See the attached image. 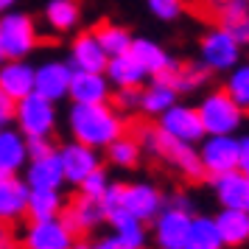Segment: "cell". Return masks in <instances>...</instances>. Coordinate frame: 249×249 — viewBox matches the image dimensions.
<instances>
[{
	"instance_id": "cell-1",
	"label": "cell",
	"mask_w": 249,
	"mask_h": 249,
	"mask_svg": "<svg viewBox=\"0 0 249 249\" xmlns=\"http://www.w3.org/2000/svg\"><path fill=\"white\" fill-rule=\"evenodd\" d=\"M68 129L76 143L107 151L118 137L126 135V121L112 104H70Z\"/></svg>"
},
{
	"instance_id": "cell-2",
	"label": "cell",
	"mask_w": 249,
	"mask_h": 249,
	"mask_svg": "<svg viewBox=\"0 0 249 249\" xmlns=\"http://www.w3.org/2000/svg\"><path fill=\"white\" fill-rule=\"evenodd\" d=\"M135 137L140 140V148L146 154L162 160L165 165H171L174 171H179L182 177H188V179H202L204 177L202 160H199V148H193L191 143H182L177 137L165 135L160 126H140Z\"/></svg>"
},
{
	"instance_id": "cell-3",
	"label": "cell",
	"mask_w": 249,
	"mask_h": 249,
	"mask_svg": "<svg viewBox=\"0 0 249 249\" xmlns=\"http://www.w3.org/2000/svg\"><path fill=\"white\" fill-rule=\"evenodd\" d=\"M0 45L6 59H28L39 45V31L31 14L9 12L0 17Z\"/></svg>"
},
{
	"instance_id": "cell-4",
	"label": "cell",
	"mask_w": 249,
	"mask_h": 249,
	"mask_svg": "<svg viewBox=\"0 0 249 249\" xmlns=\"http://www.w3.org/2000/svg\"><path fill=\"white\" fill-rule=\"evenodd\" d=\"M196 109H199V118H202L207 135H232L235 129L244 126V115H247L230 98L227 90H215L204 95Z\"/></svg>"
},
{
	"instance_id": "cell-5",
	"label": "cell",
	"mask_w": 249,
	"mask_h": 249,
	"mask_svg": "<svg viewBox=\"0 0 249 249\" xmlns=\"http://www.w3.org/2000/svg\"><path fill=\"white\" fill-rule=\"evenodd\" d=\"M56 104L42 98V95H25L23 101L14 107V126L23 132L25 137H51L56 129Z\"/></svg>"
},
{
	"instance_id": "cell-6",
	"label": "cell",
	"mask_w": 249,
	"mask_h": 249,
	"mask_svg": "<svg viewBox=\"0 0 249 249\" xmlns=\"http://www.w3.org/2000/svg\"><path fill=\"white\" fill-rule=\"evenodd\" d=\"M204 177H221L241 168V140L232 135H207L199 146Z\"/></svg>"
},
{
	"instance_id": "cell-7",
	"label": "cell",
	"mask_w": 249,
	"mask_h": 249,
	"mask_svg": "<svg viewBox=\"0 0 249 249\" xmlns=\"http://www.w3.org/2000/svg\"><path fill=\"white\" fill-rule=\"evenodd\" d=\"M238 59H241V45L235 42V36L227 34L224 28H210L202 36V45H199V62L210 73H221V70H232L238 68Z\"/></svg>"
},
{
	"instance_id": "cell-8",
	"label": "cell",
	"mask_w": 249,
	"mask_h": 249,
	"mask_svg": "<svg viewBox=\"0 0 249 249\" xmlns=\"http://www.w3.org/2000/svg\"><path fill=\"white\" fill-rule=\"evenodd\" d=\"M193 215L191 210H182L177 204H168L160 210L154 218V244L157 249H185L188 235H191Z\"/></svg>"
},
{
	"instance_id": "cell-9",
	"label": "cell",
	"mask_w": 249,
	"mask_h": 249,
	"mask_svg": "<svg viewBox=\"0 0 249 249\" xmlns=\"http://www.w3.org/2000/svg\"><path fill=\"white\" fill-rule=\"evenodd\" d=\"M76 235L70 232V227L59 218L48 221H28L20 238V249H73Z\"/></svg>"
},
{
	"instance_id": "cell-10",
	"label": "cell",
	"mask_w": 249,
	"mask_h": 249,
	"mask_svg": "<svg viewBox=\"0 0 249 249\" xmlns=\"http://www.w3.org/2000/svg\"><path fill=\"white\" fill-rule=\"evenodd\" d=\"M165 207V199L160 193L157 185L151 182H132V185H124L121 191V210L137 218V221H154L160 215V210Z\"/></svg>"
},
{
	"instance_id": "cell-11",
	"label": "cell",
	"mask_w": 249,
	"mask_h": 249,
	"mask_svg": "<svg viewBox=\"0 0 249 249\" xmlns=\"http://www.w3.org/2000/svg\"><path fill=\"white\" fill-rule=\"evenodd\" d=\"M157 126L165 135L177 137L182 143H191V146L202 143L204 137H207L202 118H199V109L196 107H185V104H174L171 109H165V112L160 115Z\"/></svg>"
},
{
	"instance_id": "cell-12",
	"label": "cell",
	"mask_w": 249,
	"mask_h": 249,
	"mask_svg": "<svg viewBox=\"0 0 249 249\" xmlns=\"http://www.w3.org/2000/svg\"><path fill=\"white\" fill-rule=\"evenodd\" d=\"M204 9L238 45H249V0H204Z\"/></svg>"
},
{
	"instance_id": "cell-13",
	"label": "cell",
	"mask_w": 249,
	"mask_h": 249,
	"mask_svg": "<svg viewBox=\"0 0 249 249\" xmlns=\"http://www.w3.org/2000/svg\"><path fill=\"white\" fill-rule=\"evenodd\" d=\"M70 81H73V68L62 59H48L34 70V92L53 104L70 95Z\"/></svg>"
},
{
	"instance_id": "cell-14",
	"label": "cell",
	"mask_w": 249,
	"mask_h": 249,
	"mask_svg": "<svg viewBox=\"0 0 249 249\" xmlns=\"http://www.w3.org/2000/svg\"><path fill=\"white\" fill-rule=\"evenodd\" d=\"M59 160H62V171H65V179L70 185H81V182L90 177L92 171L101 168V157L98 151L84 143L70 140L65 146H59Z\"/></svg>"
},
{
	"instance_id": "cell-15",
	"label": "cell",
	"mask_w": 249,
	"mask_h": 249,
	"mask_svg": "<svg viewBox=\"0 0 249 249\" xmlns=\"http://www.w3.org/2000/svg\"><path fill=\"white\" fill-rule=\"evenodd\" d=\"M107 62H109V56H107V51L101 48L95 31H84V34H79L73 39L68 65L76 73H104L107 70Z\"/></svg>"
},
{
	"instance_id": "cell-16",
	"label": "cell",
	"mask_w": 249,
	"mask_h": 249,
	"mask_svg": "<svg viewBox=\"0 0 249 249\" xmlns=\"http://www.w3.org/2000/svg\"><path fill=\"white\" fill-rule=\"evenodd\" d=\"M62 221L70 227V232L79 238V235H87L92 232L98 224L107 221V215H104V207L101 202H95V199H87V196H76L73 202L65 204V210H62Z\"/></svg>"
},
{
	"instance_id": "cell-17",
	"label": "cell",
	"mask_w": 249,
	"mask_h": 249,
	"mask_svg": "<svg viewBox=\"0 0 249 249\" xmlns=\"http://www.w3.org/2000/svg\"><path fill=\"white\" fill-rule=\"evenodd\" d=\"M65 171H62V160H59V148L48 157L28 160L25 165V185L31 191H62L65 185Z\"/></svg>"
},
{
	"instance_id": "cell-18",
	"label": "cell",
	"mask_w": 249,
	"mask_h": 249,
	"mask_svg": "<svg viewBox=\"0 0 249 249\" xmlns=\"http://www.w3.org/2000/svg\"><path fill=\"white\" fill-rule=\"evenodd\" d=\"M210 185H213L221 207L249 213V177L241 168L221 174V177H210Z\"/></svg>"
},
{
	"instance_id": "cell-19",
	"label": "cell",
	"mask_w": 249,
	"mask_h": 249,
	"mask_svg": "<svg viewBox=\"0 0 249 249\" xmlns=\"http://www.w3.org/2000/svg\"><path fill=\"white\" fill-rule=\"evenodd\" d=\"M73 104H109L112 101V84L107 73H76L70 81V95Z\"/></svg>"
},
{
	"instance_id": "cell-20",
	"label": "cell",
	"mask_w": 249,
	"mask_h": 249,
	"mask_svg": "<svg viewBox=\"0 0 249 249\" xmlns=\"http://www.w3.org/2000/svg\"><path fill=\"white\" fill-rule=\"evenodd\" d=\"M34 70L25 59H6L0 65V90L12 101H23L34 92Z\"/></svg>"
},
{
	"instance_id": "cell-21",
	"label": "cell",
	"mask_w": 249,
	"mask_h": 249,
	"mask_svg": "<svg viewBox=\"0 0 249 249\" xmlns=\"http://www.w3.org/2000/svg\"><path fill=\"white\" fill-rule=\"evenodd\" d=\"M28 196L31 188L25 185V179L6 177L0 182V224H14L28 215Z\"/></svg>"
},
{
	"instance_id": "cell-22",
	"label": "cell",
	"mask_w": 249,
	"mask_h": 249,
	"mask_svg": "<svg viewBox=\"0 0 249 249\" xmlns=\"http://www.w3.org/2000/svg\"><path fill=\"white\" fill-rule=\"evenodd\" d=\"M28 165V137L17 126L0 129V168L6 174H17Z\"/></svg>"
},
{
	"instance_id": "cell-23",
	"label": "cell",
	"mask_w": 249,
	"mask_h": 249,
	"mask_svg": "<svg viewBox=\"0 0 249 249\" xmlns=\"http://www.w3.org/2000/svg\"><path fill=\"white\" fill-rule=\"evenodd\" d=\"M129 53H132V56L140 62V68L146 70L148 76H154V79L162 76V73H168V70L174 68V62H177L162 45L151 42V39H146V36H135Z\"/></svg>"
},
{
	"instance_id": "cell-24",
	"label": "cell",
	"mask_w": 249,
	"mask_h": 249,
	"mask_svg": "<svg viewBox=\"0 0 249 249\" xmlns=\"http://www.w3.org/2000/svg\"><path fill=\"white\" fill-rule=\"evenodd\" d=\"M107 221L112 224V235L121 241L124 249H146L148 235H146V224L137 221L126 210H115V213L107 215Z\"/></svg>"
},
{
	"instance_id": "cell-25",
	"label": "cell",
	"mask_w": 249,
	"mask_h": 249,
	"mask_svg": "<svg viewBox=\"0 0 249 249\" xmlns=\"http://www.w3.org/2000/svg\"><path fill=\"white\" fill-rule=\"evenodd\" d=\"M107 79L112 87H140L143 81H146V70L140 68V62H137L132 53H121V56H112L107 62Z\"/></svg>"
},
{
	"instance_id": "cell-26",
	"label": "cell",
	"mask_w": 249,
	"mask_h": 249,
	"mask_svg": "<svg viewBox=\"0 0 249 249\" xmlns=\"http://www.w3.org/2000/svg\"><path fill=\"white\" fill-rule=\"evenodd\" d=\"M213 221L218 227L224 247H241L249 241V213H244V210H227L224 207Z\"/></svg>"
},
{
	"instance_id": "cell-27",
	"label": "cell",
	"mask_w": 249,
	"mask_h": 249,
	"mask_svg": "<svg viewBox=\"0 0 249 249\" xmlns=\"http://www.w3.org/2000/svg\"><path fill=\"white\" fill-rule=\"evenodd\" d=\"M207 73L210 70L204 68L202 62H193V65H182V62H174V68L168 73L157 76L160 81L171 84L177 92H191V90H199L204 81H207Z\"/></svg>"
},
{
	"instance_id": "cell-28",
	"label": "cell",
	"mask_w": 249,
	"mask_h": 249,
	"mask_svg": "<svg viewBox=\"0 0 249 249\" xmlns=\"http://www.w3.org/2000/svg\"><path fill=\"white\" fill-rule=\"evenodd\" d=\"M45 23L56 34H68L81 23V6L79 0H48L45 6Z\"/></svg>"
},
{
	"instance_id": "cell-29",
	"label": "cell",
	"mask_w": 249,
	"mask_h": 249,
	"mask_svg": "<svg viewBox=\"0 0 249 249\" xmlns=\"http://www.w3.org/2000/svg\"><path fill=\"white\" fill-rule=\"evenodd\" d=\"M65 204L68 202L62 199V191H31V196H28V218L31 221L59 218Z\"/></svg>"
},
{
	"instance_id": "cell-30",
	"label": "cell",
	"mask_w": 249,
	"mask_h": 249,
	"mask_svg": "<svg viewBox=\"0 0 249 249\" xmlns=\"http://www.w3.org/2000/svg\"><path fill=\"white\" fill-rule=\"evenodd\" d=\"M177 95H179V92L174 90L171 84L154 79L146 90H143V104H140V109L146 115H157L160 118L165 109H171V107L177 104Z\"/></svg>"
},
{
	"instance_id": "cell-31",
	"label": "cell",
	"mask_w": 249,
	"mask_h": 249,
	"mask_svg": "<svg viewBox=\"0 0 249 249\" xmlns=\"http://www.w3.org/2000/svg\"><path fill=\"white\" fill-rule=\"evenodd\" d=\"M95 36H98V42L101 48L107 51V56H121V53H129V48L135 42V36L129 34V28L118 23H101L95 28Z\"/></svg>"
},
{
	"instance_id": "cell-32",
	"label": "cell",
	"mask_w": 249,
	"mask_h": 249,
	"mask_svg": "<svg viewBox=\"0 0 249 249\" xmlns=\"http://www.w3.org/2000/svg\"><path fill=\"white\" fill-rule=\"evenodd\" d=\"M185 249H224V241L218 235V227L207 215H196L191 224V235Z\"/></svg>"
},
{
	"instance_id": "cell-33",
	"label": "cell",
	"mask_w": 249,
	"mask_h": 249,
	"mask_svg": "<svg viewBox=\"0 0 249 249\" xmlns=\"http://www.w3.org/2000/svg\"><path fill=\"white\" fill-rule=\"evenodd\" d=\"M140 154H143L140 140L132 137V135L118 137L112 146L107 148V160L112 162L115 168H135L137 162H140Z\"/></svg>"
},
{
	"instance_id": "cell-34",
	"label": "cell",
	"mask_w": 249,
	"mask_h": 249,
	"mask_svg": "<svg viewBox=\"0 0 249 249\" xmlns=\"http://www.w3.org/2000/svg\"><path fill=\"white\" fill-rule=\"evenodd\" d=\"M224 90L230 92V98L244 112H249V65H238V68L230 70V79H227Z\"/></svg>"
},
{
	"instance_id": "cell-35",
	"label": "cell",
	"mask_w": 249,
	"mask_h": 249,
	"mask_svg": "<svg viewBox=\"0 0 249 249\" xmlns=\"http://www.w3.org/2000/svg\"><path fill=\"white\" fill-rule=\"evenodd\" d=\"M112 104L121 115L137 112L140 104H143V90H140V87H118V90L112 92Z\"/></svg>"
},
{
	"instance_id": "cell-36",
	"label": "cell",
	"mask_w": 249,
	"mask_h": 249,
	"mask_svg": "<svg viewBox=\"0 0 249 249\" xmlns=\"http://www.w3.org/2000/svg\"><path fill=\"white\" fill-rule=\"evenodd\" d=\"M112 182H109V177H107V171L98 168V171H92L87 179L79 185V193L81 196H87V199H95V202H101V196L107 193V188H109Z\"/></svg>"
},
{
	"instance_id": "cell-37",
	"label": "cell",
	"mask_w": 249,
	"mask_h": 249,
	"mask_svg": "<svg viewBox=\"0 0 249 249\" xmlns=\"http://www.w3.org/2000/svg\"><path fill=\"white\" fill-rule=\"evenodd\" d=\"M148 12L154 14L157 20H162V23H174V20H179L182 17V0H146Z\"/></svg>"
},
{
	"instance_id": "cell-38",
	"label": "cell",
	"mask_w": 249,
	"mask_h": 249,
	"mask_svg": "<svg viewBox=\"0 0 249 249\" xmlns=\"http://www.w3.org/2000/svg\"><path fill=\"white\" fill-rule=\"evenodd\" d=\"M53 151H56V146L51 143V137H28V160L48 157Z\"/></svg>"
},
{
	"instance_id": "cell-39",
	"label": "cell",
	"mask_w": 249,
	"mask_h": 249,
	"mask_svg": "<svg viewBox=\"0 0 249 249\" xmlns=\"http://www.w3.org/2000/svg\"><path fill=\"white\" fill-rule=\"evenodd\" d=\"M14 107H17V101H12L6 92L0 90V129L14 121Z\"/></svg>"
},
{
	"instance_id": "cell-40",
	"label": "cell",
	"mask_w": 249,
	"mask_h": 249,
	"mask_svg": "<svg viewBox=\"0 0 249 249\" xmlns=\"http://www.w3.org/2000/svg\"><path fill=\"white\" fill-rule=\"evenodd\" d=\"M90 249H124V247H121V241L115 235H109V238H101V241L90 244Z\"/></svg>"
},
{
	"instance_id": "cell-41",
	"label": "cell",
	"mask_w": 249,
	"mask_h": 249,
	"mask_svg": "<svg viewBox=\"0 0 249 249\" xmlns=\"http://www.w3.org/2000/svg\"><path fill=\"white\" fill-rule=\"evenodd\" d=\"M241 171L249 177V135L241 140Z\"/></svg>"
},
{
	"instance_id": "cell-42",
	"label": "cell",
	"mask_w": 249,
	"mask_h": 249,
	"mask_svg": "<svg viewBox=\"0 0 249 249\" xmlns=\"http://www.w3.org/2000/svg\"><path fill=\"white\" fill-rule=\"evenodd\" d=\"M14 241H12V232H9V224H0V249H12Z\"/></svg>"
},
{
	"instance_id": "cell-43",
	"label": "cell",
	"mask_w": 249,
	"mask_h": 249,
	"mask_svg": "<svg viewBox=\"0 0 249 249\" xmlns=\"http://www.w3.org/2000/svg\"><path fill=\"white\" fill-rule=\"evenodd\" d=\"M168 204H177V207H182V210H191V199L182 196V193H177L174 199H168Z\"/></svg>"
},
{
	"instance_id": "cell-44",
	"label": "cell",
	"mask_w": 249,
	"mask_h": 249,
	"mask_svg": "<svg viewBox=\"0 0 249 249\" xmlns=\"http://www.w3.org/2000/svg\"><path fill=\"white\" fill-rule=\"evenodd\" d=\"M14 3H17V0H0V17L9 14V12H14Z\"/></svg>"
},
{
	"instance_id": "cell-45",
	"label": "cell",
	"mask_w": 249,
	"mask_h": 249,
	"mask_svg": "<svg viewBox=\"0 0 249 249\" xmlns=\"http://www.w3.org/2000/svg\"><path fill=\"white\" fill-rule=\"evenodd\" d=\"M6 177H14V174H6V171H3V168H0V182H3V179H6Z\"/></svg>"
},
{
	"instance_id": "cell-46",
	"label": "cell",
	"mask_w": 249,
	"mask_h": 249,
	"mask_svg": "<svg viewBox=\"0 0 249 249\" xmlns=\"http://www.w3.org/2000/svg\"><path fill=\"white\" fill-rule=\"evenodd\" d=\"M3 62H6V53H3V45H0V65H3Z\"/></svg>"
},
{
	"instance_id": "cell-47",
	"label": "cell",
	"mask_w": 249,
	"mask_h": 249,
	"mask_svg": "<svg viewBox=\"0 0 249 249\" xmlns=\"http://www.w3.org/2000/svg\"><path fill=\"white\" fill-rule=\"evenodd\" d=\"M12 249H17V247H12Z\"/></svg>"
}]
</instances>
